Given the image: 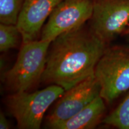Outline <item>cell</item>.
<instances>
[{
	"mask_svg": "<svg viewBox=\"0 0 129 129\" xmlns=\"http://www.w3.org/2000/svg\"><path fill=\"white\" fill-rule=\"evenodd\" d=\"M108 44L83 28L62 34L51 42L41 78L67 90L94 75L95 68Z\"/></svg>",
	"mask_w": 129,
	"mask_h": 129,
	"instance_id": "6da1fadb",
	"label": "cell"
},
{
	"mask_svg": "<svg viewBox=\"0 0 129 129\" xmlns=\"http://www.w3.org/2000/svg\"><path fill=\"white\" fill-rule=\"evenodd\" d=\"M101 85V96L112 104L129 91V47H107L94 70Z\"/></svg>",
	"mask_w": 129,
	"mask_h": 129,
	"instance_id": "7a4b0ae2",
	"label": "cell"
},
{
	"mask_svg": "<svg viewBox=\"0 0 129 129\" xmlns=\"http://www.w3.org/2000/svg\"><path fill=\"white\" fill-rule=\"evenodd\" d=\"M64 91L62 87L51 84L34 92H15L8 97V109L16 119L19 128L38 129L48 108Z\"/></svg>",
	"mask_w": 129,
	"mask_h": 129,
	"instance_id": "3957f363",
	"label": "cell"
},
{
	"mask_svg": "<svg viewBox=\"0 0 129 129\" xmlns=\"http://www.w3.org/2000/svg\"><path fill=\"white\" fill-rule=\"evenodd\" d=\"M50 43L40 40L22 44L15 63L6 74L8 88L14 93L27 91L41 80Z\"/></svg>",
	"mask_w": 129,
	"mask_h": 129,
	"instance_id": "277c9868",
	"label": "cell"
},
{
	"mask_svg": "<svg viewBox=\"0 0 129 129\" xmlns=\"http://www.w3.org/2000/svg\"><path fill=\"white\" fill-rule=\"evenodd\" d=\"M90 30L106 44L129 25V0H94Z\"/></svg>",
	"mask_w": 129,
	"mask_h": 129,
	"instance_id": "5b68a950",
	"label": "cell"
},
{
	"mask_svg": "<svg viewBox=\"0 0 129 129\" xmlns=\"http://www.w3.org/2000/svg\"><path fill=\"white\" fill-rule=\"evenodd\" d=\"M93 7L92 0H62L43 27L41 40L51 42L62 34L83 26L91 19Z\"/></svg>",
	"mask_w": 129,
	"mask_h": 129,
	"instance_id": "8992f818",
	"label": "cell"
},
{
	"mask_svg": "<svg viewBox=\"0 0 129 129\" xmlns=\"http://www.w3.org/2000/svg\"><path fill=\"white\" fill-rule=\"evenodd\" d=\"M100 94L101 85L94 75L66 90L48 115L47 126L51 128L53 125L71 118L101 96Z\"/></svg>",
	"mask_w": 129,
	"mask_h": 129,
	"instance_id": "52a82bcc",
	"label": "cell"
},
{
	"mask_svg": "<svg viewBox=\"0 0 129 129\" xmlns=\"http://www.w3.org/2000/svg\"><path fill=\"white\" fill-rule=\"evenodd\" d=\"M62 0H24L17 23L22 44L36 40L44 22Z\"/></svg>",
	"mask_w": 129,
	"mask_h": 129,
	"instance_id": "ba28073f",
	"label": "cell"
},
{
	"mask_svg": "<svg viewBox=\"0 0 129 129\" xmlns=\"http://www.w3.org/2000/svg\"><path fill=\"white\" fill-rule=\"evenodd\" d=\"M105 101L101 96L73 117L51 127L53 129H90L102 122L106 111Z\"/></svg>",
	"mask_w": 129,
	"mask_h": 129,
	"instance_id": "9c48e42d",
	"label": "cell"
},
{
	"mask_svg": "<svg viewBox=\"0 0 129 129\" xmlns=\"http://www.w3.org/2000/svg\"><path fill=\"white\" fill-rule=\"evenodd\" d=\"M102 122L118 129H129V91L117 108L103 119Z\"/></svg>",
	"mask_w": 129,
	"mask_h": 129,
	"instance_id": "30bf717a",
	"label": "cell"
},
{
	"mask_svg": "<svg viewBox=\"0 0 129 129\" xmlns=\"http://www.w3.org/2000/svg\"><path fill=\"white\" fill-rule=\"evenodd\" d=\"M24 0H0V22L16 25Z\"/></svg>",
	"mask_w": 129,
	"mask_h": 129,
	"instance_id": "8fae6325",
	"label": "cell"
},
{
	"mask_svg": "<svg viewBox=\"0 0 129 129\" xmlns=\"http://www.w3.org/2000/svg\"><path fill=\"white\" fill-rule=\"evenodd\" d=\"M20 32L17 26L14 25H0V51L6 52L18 46Z\"/></svg>",
	"mask_w": 129,
	"mask_h": 129,
	"instance_id": "7c38bea8",
	"label": "cell"
},
{
	"mask_svg": "<svg viewBox=\"0 0 129 129\" xmlns=\"http://www.w3.org/2000/svg\"><path fill=\"white\" fill-rule=\"evenodd\" d=\"M0 128L9 129L10 128V124L9 121L5 117L3 112L0 113Z\"/></svg>",
	"mask_w": 129,
	"mask_h": 129,
	"instance_id": "4fadbf2b",
	"label": "cell"
},
{
	"mask_svg": "<svg viewBox=\"0 0 129 129\" xmlns=\"http://www.w3.org/2000/svg\"><path fill=\"white\" fill-rule=\"evenodd\" d=\"M122 35H124V36L126 37L127 41L129 42V25L127 26L126 29H125L124 31L123 32V33H122Z\"/></svg>",
	"mask_w": 129,
	"mask_h": 129,
	"instance_id": "5bb4252c",
	"label": "cell"
}]
</instances>
